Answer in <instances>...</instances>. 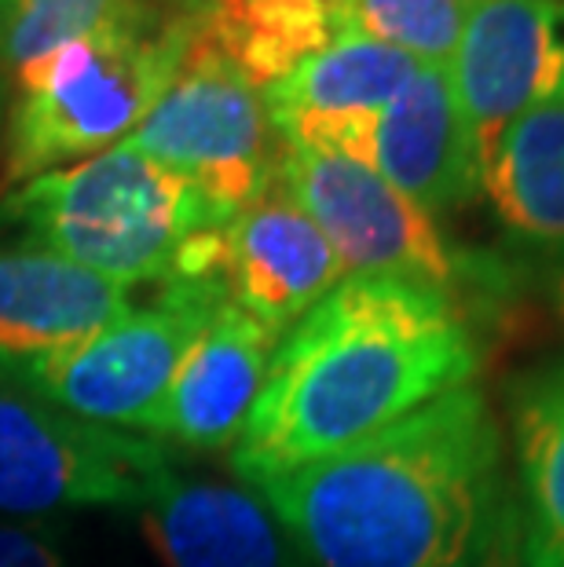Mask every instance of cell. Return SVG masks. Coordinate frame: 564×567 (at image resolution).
<instances>
[{"mask_svg":"<svg viewBox=\"0 0 564 567\" xmlns=\"http://www.w3.org/2000/svg\"><path fill=\"white\" fill-rule=\"evenodd\" d=\"M465 567H564L554 553L543 546V538L535 535L513 480L506 484V491L499 494L495 509H491V520Z\"/></svg>","mask_w":564,"mask_h":567,"instance_id":"44dd1931","label":"cell"},{"mask_svg":"<svg viewBox=\"0 0 564 567\" xmlns=\"http://www.w3.org/2000/svg\"><path fill=\"white\" fill-rule=\"evenodd\" d=\"M506 484L495 410L462 384L254 491L305 567H465Z\"/></svg>","mask_w":564,"mask_h":567,"instance_id":"7a4b0ae2","label":"cell"},{"mask_svg":"<svg viewBox=\"0 0 564 567\" xmlns=\"http://www.w3.org/2000/svg\"><path fill=\"white\" fill-rule=\"evenodd\" d=\"M162 4H176V8H198L202 0H162Z\"/></svg>","mask_w":564,"mask_h":567,"instance_id":"cb8c5ba5","label":"cell"},{"mask_svg":"<svg viewBox=\"0 0 564 567\" xmlns=\"http://www.w3.org/2000/svg\"><path fill=\"white\" fill-rule=\"evenodd\" d=\"M0 567H70V560L48 530L0 520Z\"/></svg>","mask_w":564,"mask_h":567,"instance_id":"7402d4cb","label":"cell"},{"mask_svg":"<svg viewBox=\"0 0 564 567\" xmlns=\"http://www.w3.org/2000/svg\"><path fill=\"white\" fill-rule=\"evenodd\" d=\"M279 187L322 231L345 275L418 282L454 300L459 289L499 282L495 268H480V260L454 249L433 216L367 162L283 143Z\"/></svg>","mask_w":564,"mask_h":567,"instance_id":"8992f818","label":"cell"},{"mask_svg":"<svg viewBox=\"0 0 564 567\" xmlns=\"http://www.w3.org/2000/svg\"><path fill=\"white\" fill-rule=\"evenodd\" d=\"M195 33V8H180L154 30L70 41L16 70L0 136V190L8 195L129 140L184 70Z\"/></svg>","mask_w":564,"mask_h":567,"instance_id":"277c9868","label":"cell"},{"mask_svg":"<svg viewBox=\"0 0 564 567\" xmlns=\"http://www.w3.org/2000/svg\"><path fill=\"white\" fill-rule=\"evenodd\" d=\"M480 0H345V30L400 48L425 66H448Z\"/></svg>","mask_w":564,"mask_h":567,"instance_id":"ffe728a7","label":"cell"},{"mask_svg":"<svg viewBox=\"0 0 564 567\" xmlns=\"http://www.w3.org/2000/svg\"><path fill=\"white\" fill-rule=\"evenodd\" d=\"M122 143L187 176L227 220L279 184L283 143L264 95L202 48L198 33L170 92Z\"/></svg>","mask_w":564,"mask_h":567,"instance_id":"ba28073f","label":"cell"},{"mask_svg":"<svg viewBox=\"0 0 564 567\" xmlns=\"http://www.w3.org/2000/svg\"><path fill=\"white\" fill-rule=\"evenodd\" d=\"M546 300H550V311L564 322V268H554L546 282Z\"/></svg>","mask_w":564,"mask_h":567,"instance_id":"603a6c76","label":"cell"},{"mask_svg":"<svg viewBox=\"0 0 564 567\" xmlns=\"http://www.w3.org/2000/svg\"><path fill=\"white\" fill-rule=\"evenodd\" d=\"M484 198L513 246L564 268V78L499 140Z\"/></svg>","mask_w":564,"mask_h":567,"instance_id":"2e32d148","label":"cell"},{"mask_svg":"<svg viewBox=\"0 0 564 567\" xmlns=\"http://www.w3.org/2000/svg\"><path fill=\"white\" fill-rule=\"evenodd\" d=\"M132 311L129 286L44 249L0 252V373L22 370L89 341Z\"/></svg>","mask_w":564,"mask_h":567,"instance_id":"5bb4252c","label":"cell"},{"mask_svg":"<svg viewBox=\"0 0 564 567\" xmlns=\"http://www.w3.org/2000/svg\"><path fill=\"white\" fill-rule=\"evenodd\" d=\"M173 476L165 443L92 425L33 392L0 389L4 516L147 509Z\"/></svg>","mask_w":564,"mask_h":567,"instance_id":"5b68a950","label":"cell"},{"mask_svg":"<svg viewBox=\"0 0 564 567\" xmlns=\"http://www.w3.org/2000/svg\"><path fill=\"white\" fill-rule=\"evenodd\" d=\"M176 11L162 0H0V66L16 74L70 41L154 30Z\"/></svg>","mask_w":564,"mask_h":567,"instance_id":"d6986e66","label":"cell"},{"mask_svg":"<svg viewBox=\"0 0 564 567\" xmlns=\"http://www.w3.org/2000/svg\"><path fill=\"white\" fill-rule=\"evenodd\" d=\"M140 516L165 567H305L260 491L246 484L173 476Z\"/></svg>","mask_w":564,"mask_h":567,"instance_id":"9a60e30c","label":"cell"},{"mask_svg":"<svg viewBox=\"0 0 564 567\" xmlns=\"http://www.w3.org/2000/svg\"><path fill=\"white\" fill-rule=\"evenodd\" d=\"M195 19L198 44L257 92L348 33L345 0H202Z\"/></svg>","mask_w":564,"mask_h":567,"instance_id":"e0dca14e","label":"cell"},{"mask_svg":"<svg viewBox=\"0 0 564 567\" xmlns=\"http://www.w3.org/2000/svg\"><path fill=\"white\" fill-rule=\"evenodd\" d=\"M418 59L363 33H341L268 84L264 106L286 147L327 151L370 165L378 114L418 74Z\"/></svg>","mask_w":564,"mask_h":567,"instance_id":"30bf717a","label":"cell"},{"mask_svg":"<svg viewBox=\"0 0 564 567\" xmlns=\"http://www.w3.org/2000/svg\"><path fill=\"white\" fill-rule=\"evenodd\" d=\"M448 74L488 168L506 128L564 78V0H480Z\"/></svg>","mask_w":564,"mask_h":567,"instance_id":"9c48e42d","label":"cell"},{"mask_svg":"<svg viewBox=\"0 0 564 567\" xmlns=\"http://www.w3.org/2000/svg\"><path fill=\"white\" fill-rule=\"evenodd\" d=\"M370 168L429 216L465 209L484 198V168L454 100L448 66L422 63L378 114Z\"/></svg>","mask_w":564,"mask_h":567,"instance_id":"4fadbf2b","label":"cell"},{"mask_svg":"<svg viewBox=\"0 0 564 567\" xmlns=\"http://www.w3.org/2000/svg\"><path fill=\"white\" fill-rule=\"evenodd\" d=\"M476 367V333L451 293L348 275L279 337L232 465L264 487L462 389Z\"/></svg>","mask_w":564,"mask_h":567,"instance_id":"6da1fadb","label":"cell"},{"mask_svg":"<svg viewBox=\"0 0 564 567\" xmlns=\"http://www.w3.org/2000/svg\"><path fill=\"white\" fill-rule=\"evenodd\" d=\"M221 282H165L151 308H132L89 341L11 378L44 403L103 429H143L180 363L227 305Z\"/></svg>","mask_w":564,"mask_h":567,"instance_id":"52a82bcc","label":"cell"},{"mask_svg":"<svg viewBox=\"0 0 564 567\" xmlns=\"http://www.w3.org/2000/svg\"><path fill=\"white\" fill-rule=\"evenodd\" d=\"M341 279L338 252L279 184L224 224L227 297L271 333L283 337Z\"/></svg>","mask_w":564,"mask_h":567,"instance_id":"7c38bea8","label":"cell"},{"mask_svg":"<svg viewBox=\"0 0 564 567\" xmlns=\"http://www.w3.org/2000/svg\"><path fill=\"white\" fill-rule=\"evenodd\" d=\"M506 410L521 505L543 546L564 564V355L517 373Z\"/></svg>","mask_w":564,"mask_h":567,"instance_id":"ac0fdd59","label":"cell"},{"mask_svg":"<svg viewBox=\"0 0 564 567\" xmlns=\"http://www.w3.org/2000/svg\"><path fill=\"white\" fill-rule=\"evenodd\" d=\"M275 344L279 333L227 300L191 344L143 432L180 451H232L260 400Z\"/></svg>","mask_w":564,"mask_h":567,"instance_id":"8fae6325","label":"cell"},{"mask_svg":"<svg viewBox=\"0 0 564 567\" xmlns=\"http://www.w3.org/2000/svg\"><path fill=\"white\" fill-rule=\"evenodd\" d=\"M0 224L117 286L170 282L191 238L227 216L187 176L125 143L52 168L0 198Z\"/></svg>","mask_w":564,"mask_h":567,"instance_id":"3957f363","label":"cell"}]
</instances>
